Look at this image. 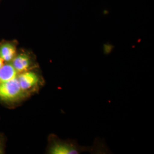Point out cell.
Wrapping results in <instances>:
<instances>
[{
    "label": "cell",
    "mask_w": 154,
    "mask_h": 154,
    "mask_svg": "<svg viewBox=\"0 0 154 154\" xmlns=\"http://www.w3.org/2000/svg\"><path fill=\"white\" fill-rule=\"evenodd\" d=\"M46 153L49 154H78L90 151L97 153V148L102 146H94L93 147H83L79 145L74 140H63L55 134H50L48 139Z\"/></svg>",
    "instance_id": "1"
},
{
    "label": "cell",
    "mask_w": 154,
    "mask_h": 154,
    "mask_svg": "<svg viewBox=\"0 0 154 154\" xmlns=\"http://www.w3.org/2000/svg\"><path fill=\"white\" fill-rule=\"evenodd\" d=\"M29 98L21 88L17 77L0 82V102L4 106L14 108Z\"/></svg>",
    "instance_id": "2"
},
{
    "label": "cell",
    "mask_w": 154,
    "mask_h": 154,
    "mask_svg": "<svg viewBox=\"0 0 154 154\" xmlns=\"http://www.w3.org/2000/svg\"><path fill=\"white\" fill-rule=\"evenodd\" d=\"M17 78L21 88L29 97L38 93L45 84L39 67L18 73Z\"/></svg>",
    "instance_id": "3"
},
{
    "label": "cell",
    "mask_w": 154,
    "mask_h": 154,
    "mask_svg": "<svg viewBox=\"0 0 154 154\" xmlns=\"http://www.w3.org/2000/svg\"><path fill=\"white\" fill-rule=\"evenodd\" d=\"M11 63L18 74L39 67L36 55L32 50L24 48H18Z\"/></svg>",
    "instance_id": "4"
},
{
    "label": "cell",
    "mask_w": 154,
    "mask_h": 154,
    "mask_svg": "<svg viewBox=\"0 0 154 154\" xmlns=\"http://www.w3.org/2000/svg\"><path fill=\"white\" fill-rule=\"evenodd\" d=\"M18 41L16 39H2L0 41V58L5 63L11 62L18 50Z\"/></svg>",
    "instance_id": "5"
},
{
    "label": "cell",
    "mask_w": 154,
    "mask_h": 154,
    "mask_svg": "<svg viewBox=\"0 0 154 154\" xmlns=\"http://www.w3.org/2000/svg\"><path fill=\"white\" fill-rule=\"evenodd\" d=\"M17 74L11 62L4 63L0 67V82L9 81L16 77Z\"/></svg>",
    "instance_id": "6"
},
{
    "label": "cell",
    "mask_w": 154,
    "mask_h": 154,
    "mask_svg": "<svg viewBox=\"0 0 154 154\" xmlns=\"http://www.w3.org/2000/svg\"><path fill=\"white\" fill-rule=\"evenodd\" d=\"M7 138L5 134L0 132V154H5Z\"/></svg>",
    "instance_id": "7"
},
{
    "label": "cell",
    "mask_w": 154,
    "mask_h": 154,
    "mask_svg": "<svg viewBox=\"0 0 154 154\" xmlns=\"http://www.w3.org/2000/svg\"><path fill=\"white\" fill-rule=\"evenodd\" d=\"M4 63H5V62H4V61L0 58V67L3 65V64H4Z\"/></svg>",
    "instance_id": "8"
},
{
    "label": "cell",
    "mask_w": 154,
    "mask_h": 154,
    "mask_svg": "<svg viewBox=\"0 0 154 154\" xmlns=\"http://www.w3.org/2000/svg\"><path fill=\"white\" fill-rule=\"evenodd\" d=\"M0 1H1V0H0Z\"/></svg>",
    "instance_id": "9"
}]
</instances>
